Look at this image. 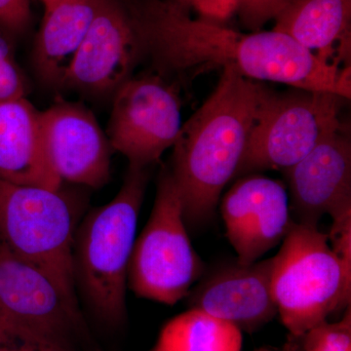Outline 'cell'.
Here are the masks:
<instances>
[{"instance_id":"1","label":"cell","mask_w":351,"mask_h":351,"mask_svg":"<svg viewBox=\"0 0 351 351\" xmlns=\"http://www.w3.org/2000/svg\"><path fill=\"white\" fill-rule=\"evenodd\" d=\"M130 7L145 54L163 71L214 64L248 80L350 100V66L323 63L282 32L243 34L212 21L193 19L174 0H147Z\"/></svg>"},{"instance_id":"11","label":"cell","mask_w":351,"mask_h":351,"mask_svg":"<svg viewBox=\"0 0 351 351\" xmlns=\"http://www.w3.org/2000/svg\"><path fill=\"white\" fill-rule=\"evenodd\" d=\"M40 131L46 160L62 184L100 189L110 182V141L83 104L58 101L43 110Z\"/></svg>"},{"instance_id":"5","label":"cell","mask_w":351,"mask_h":351,"mask_svg":"<svg viewBox=\"0 0 351 351\" xmlns=\"http://www.w3.org/2000/svg\"><path fill=\"white\" fill-rule=\"evenodd\" d=\"M75 212L61 189L0 180V244L40 267L73 301Z\"/></svg>"},{"instance_id":"16","label":"cell","mask_w":351,"mask_h":351,"mask_svg":"<svg viewBox=\"0 0 351 351\" xmlns=\"http://www.w3.org/2000/svg\"><path fill=\"white\" fill-rule=\"evenodd\" d=\"M101 3L103 0H59L44 9L32 54L34 71L44 85L63 89L66 73Z\"/></svg>"},{"instance_id":"13","label":"cell","mask_w":351,"mask_h":351,"mask_svg":"<svg viewBox=\"0 0 351 351\" xmlns=\"http://www.w3.org/2000/svg\"><path fill=\"white\" fill-rule=\"evenodd\" d=\"M297 219L317 226L351 211V142L346 127L322 138L301 161L285 170Z\"/></svg>"},{"instance_id":"28","label":"cell","mask_w":351,"mask_h":351,"mask_svg":"<svg viewBox=\"0 0 351 351\" xmlns=\"http://www.w3.org/2000/svg\"><path fill=\"white\" fill-rule=\"evenodd\" d=\"M255 351H276V350H269V348H260V350H257Z\"/></svg>"},{"instance_id":"29","label":"cell","mask_w":351,"mask_h":351,"mask_svg":"<svg viewBox=\"0 0 351 351\" xmlns=\"http://www.w3.org/2000/svg\"><path fill=\"white\" fill-rule=\"evenodd\" d=\"M149 351H152V350H149Z\"/></svg>"},{"instance_id":"15","label":"cell","mask_w":351,"mask_h":351,"mask_svg":"<svg viewBox=\"0 0 351 351\" xmlns=\"http://www.w3.org/2000/svg\"><path fill=\"white\" fill-rule=\"evenodd\" d=\"M0 180L59 189L51 171L40 131V110L27 97L0 100Z\"/></svg>"},{"instance_id":"7","label":"cell","mask_w":351,"mask_h":351,"mask_svg":"<svg viewBox=\"0 0 351 351\" xmlns=\"http://www.w3.org/2000/svg\"><path fill=\"white\" fill-rule=\"evenodd\" d=\"M276 94L267 89L235 178L265 170H287L323 138L343 128L345 99L328 92Z\"/></svg>"},{"instance_id":"20","label":"cell","mask_w":351,"mask_h":351,"mask_svg":"<svg viewBox=\"0 0 351 351\" xmlns=\"http://www.w3.org/2000/svg\"><path fill=\"white\" fill-rule=\"evenodd\" d=\"M29 84L15 58L13 38L0 31V100L27 97Z\"/></svg>"},{"instance_id":"12","label":"cell","mask_w":351,"mask_h":351,"mask_svg":"<svg viewBox=\"0 0 351 351\" xmlns=\"http://www.w3.org/2000/svg\"><path fill=\"white\" fill-rule=\"evenodd\" d=\"M221 214L226 237L242 265L257 262L282 242L293 223L285 186L262 175L235 182L221 199Z\"/></svg>"},{"instance_id":"24","label":"cell","mask_w":351,"mask_h":351,"mask_svg":"<svg viewBox=\"0 0 351 351\" xmlns=\"http://www.w3.org/2000/svg\"><path fill=\"white\" fill-rule=\"evenodd\" d=\"M328 241L346 271L351 276V211L332 219Z\"/></svg>"},{"instance_id":"27","label":"cell","mask_w":351,"mask_h":351,"mask_svg":"<svg viewBox=\"0 0 351 351\" xmlns=\"http://www.w3.org/2000/svg\"><path fill=\"white\" fill-rule=\"evenodd\" d=\"M57 1H59V0H40V2H43L44 9L52 6L53 4L56 3Z\"/></svg>"},{"instance_id":"26","label":"cell","mask_w":351,"mask_h":351,"mask_svg":"<svg viewBox=\"0 0 351 351\" xmlns=\"http://www.w3.org/2000/svg\"><path fill=\"white\" fill-rule=\"evenodd\" d=\"M174 1L184 7V8L188 9L189 7H191V3H193L195 0H174Z\"/></svg>"},{"instance_id":"25","label":"cell","mask_w":351,"mask_h":351,"mask_svg":"<svg viewBox=\"0 0 351 351\" xmlns=\"http://www.w3.org/2000/svg\"><path fill=\"white\" fill-rule=\"evenodd\" d=\"M239 0H195L191 7L210 20L228 19L237 12Z\"/></svg>"},{"instance_id":"21","label":"cell","mask_w":351,"mask_h":351,"mask_svg":"<svg viewBox=\"0 0 351 351\" xmlns=\"http://www.w3.org/2000/svg\"><path fill=\"white\" fill-rule=\"evenodd\" d=\"M0 351H71V348L36 332L0 323Z\"/></svg>"},{"instance_id":"3","label":"cell","mask_w":351,"mask_h":351,"mask_svg":"<svg viewBox=\"0 0 351 351\" xmlns=\"http://www.w3.org/2000/svg\"><path fill=\"white\" fill-rule=\"evenodd\" d=\"M147 182V168L129 166L114 198L92 210L75 230V286L90 308L107 324L119 325L125 320L129 263Z\"/></svg>"},{"instance_id":"22","label":"cell","mask_w":351,"mask_h":351,"mask_svg":"<svg viewBox=\"0 0 351 351\" xmlns=\"http://www.w3.org/2000/svg\"><path fill=\"white\" fill-rule=\"evenodd\" d=\"M295 1L298 0H239L237 12L245 27L258 32Z\"/></svg>"},{"instance_id":"23","label":"cell","mask_w":351,"mask_h":351,"mask_svg":"<svg viewBox=\"0 0 351 351\" xmlns=\"http://www.w3.org/2000/svg\"><path fill=\"white\" fill-rule=\"evenodd\" d=\"M31 23V0H0V31L14 39L23 36Z\"/></svg>"},{"instance_id":"2","label":"cell","mask_w":351,"mask_h":351,"mask_svg":"<svg viewBox=\"0 0 351 351\" xmlns=\"http://www.w3.org/2000/svg\"><path fill=\"white\" fill-rule=\"evenodd\" d=\"M267 90L223 69L213 93L182 123L170 171L186 228L213 218L221 191L239 170Z\"/></svg>"},{"instance_id":"6","label":"cell","mask_w":351,"mask_h":351,"mask_svg":"<svg viewBox=\"0 0 351 351\" xmlns=\"http://www.w3.org/2000/svg\"><path fill=\"white\" fill-rule=\"evenodd\" d=\"M204 269L189 240L170 168H164L151 216L134 245L128 286L138 297L174 306L189 295Z\"/></svg>"},{"instance_id":"19","label":"cell","mask_w":351,"mask_h":351,"mask_svg":"<svg viewBox=\"0 0 351 351\" xmlns=\"http://www.w3.org/2000/svg\"><path fill=\"white\" fill-rule=\"evenodd\" d=\"M304 351H351L350 307L339 322L320 323L304 335Z\"/></svg>"},{"instance_id":"18","label":"cell","mask_w":351,"mask_h":351,"mask_svg":"<svg viewBox=\"0 0 351 351\" xmlns=\"http://www.w3.org/2000/svg\"><path fill=\"white\" fill-rule=\"evenodd\" d=\"M239 328L191 308L170 320L152 351H241Z\"/></svg>"},{"instance_id":"14","label":"cell","mask_w":351,"mask_h":351,"mask_svg":"<svg viewBox=\"0 0 351 351\" xmlns=\"http://www.w3.org/2000/svg\"><path fill=\"white\" fill-rule=\"evenodd\" d=\"M274 258L250 265L237 262L208 276L191 295L193 308L254 332L276 317L272 292Z\"/></svg>"},{"instance_id":"4","label":"cell","mask_w":351,"mask_h":351,"mask_svg":"<svg viewBox=\"0 0 351 351\" xmlns=\"http://www.w3.org/2000/svg\"><path fill=\"white\" fill-rule=\"evenodd\" d=\"M272 292L284 326L297 338L350 306L351 276L317 226L293 221L274 257Z\"/></svg>"},{"instance_id":"8","label":"cell","mask_w":351,"mask_h":351,"mask_svg":"<svg viewBox=\"0 0 351 351\" xmlns=\"http://www.w3.org/2000/svg\"><path fill=\"white\" fill-rule=\"evenodd\" d=\"M107 133L129 166L149 168L173 147L182 126L181 100L161 76H132L113 94Z\"/></svg>"},{"instance_id":"10","label":"cell","mask_w":351,"mask_h":351,"mask_svg":"<svg viewBox=\"0 0 351 351\" xmlns=\"http://www.w3.org/2000/svg\"><path fill=\"white\" fill-rule=\"evenodd\" d=\"M80 314L77 302L40 267L0 244V323L69 346Z\"/></svg>"},{"instance_id":"17","label":"cell","mask_w":351,"mask_h":351,"mask_svg":"<svg viewBox=\"0 0 351 351\" xmlns=\"http://www.w3.org/2000/svg\"><path fill=\"white\" fill-rule=\"evenodd\" d=\"M287 34L323 63L346 68L351 57V0H298L276 16Z\"/></svg>"},{"instance_id":"9","label":"cell","mask_w":351,"mask_h":351,"mask_svg":"<svg viewBox=\"0 0 351 351\" xmlns=\"http://www.w3.org/2000/svg\"><path fill=\"white\" fill-rule=\"evenodd\" d=\"M130 5L103 0L64 78L63 89L97 100L112 99L144 56Z\"/></svg>"}]
</instances>
